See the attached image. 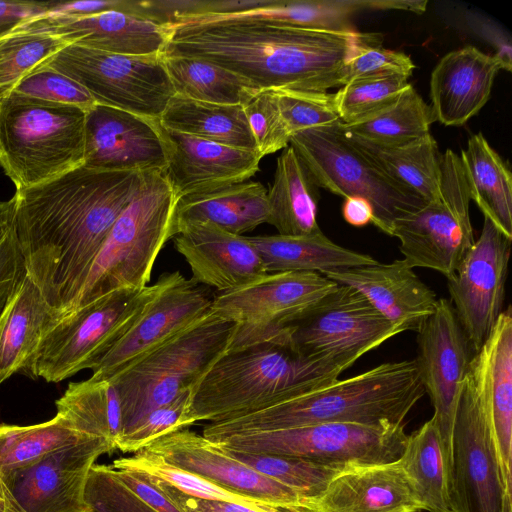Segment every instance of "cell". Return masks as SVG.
<instances>
[{"label": "cell", "instance_id": "44dd1931", "mask_svg": "<svg viewBox=\"0 0 512 512\" xmlns=\"http://www.w3.org/2000/svg\"><path fill=\"white\" fill-rule=\"evenodd\" d=\"M167 163L160 120L100 104L86 112L85 166L144 173Z\"/></svg>", "mask_w": 512, "mask_h": 512}, {"label": "cell", "instance_id": "9a60e30c", "mask_svg": "<svg viewBox=\"0 0 512 512\" xmlns=\"http://www.w3.org/2000/svg\"><path fill=\"white\" fill-rule=\"evenodd\" d=\"M451 457L453 512H512L489 420L469 374L455 415Z\"/></svg>", "mask_w": 512, "mask_h": 512}, {"label": "cell", "instance_id": "f35d334b", "mask_svg": "<svg viewBox=\"0 0 512 512\" xmlns=\"http://www.w3.org/2000/svg\"><path fill=\"white\" fill-rule=\"evenodd\" d=\"M175 94L193 100L243 105L258 89L248 79L209 61L187 56H163Z\"/></svg>", "mask_w": 512, "mask_h": 512}, {"label": "cell", "instance_id": "f546056e", "mask_svg": "<svg viewBox=\"0 0 512 512\" xmlns=\"http://www.w3.org/2000/svg\"><path fill=\"white\" fill-rule=\"evenodd\" d=\"M62 315L27 275L0 315V384L24 371L46 332Z\"/></svg>", "mask_w": 512, "mask_h": 512}, {"label": "cell", "instance_id": "7bdbcfd3", "mask_svg": "<svg viewBox=\"0 0 512 512\" xmlns=\"http://www.w3.org/2000/svg\"><path fill=\"white\" fill-rule=\"evenodd\" d=\"M220 448L254 470L293 488L303 498L318 494L337 473L346 468L299 457L244 453Z\"/></svg>", "mask_w": 512, "mask_h": 512}, {"label": "cell", "instance_id": "5b68a950", "mask_svg": "<svg viewBox=\"0 0 512 512\" xmlns=\"http://www.w3.org/2000/svg\"><path fill=\"white\" fill-rule=\"evenodd\" d=\"M86 111L12 91L0 99V166L16 190L56 179L85 161Z\"/></svg>", "mask_w": 512, "mask_h": 512}, {"label": "cell", "instance_id": "91938a15", "mask_svg": "<svg viewBox=\"0 0 512 512\" xmlns=\"http://www.w3.org/2000/svg\"><path fill=\"white\" fill-rule=\"evenodd\" d=\"M0 512H25L12 497L0 477Z\"/></svg>", "mask_w": 512, "mask_h": 512}, {"label": "cell", "instance_id": "74e56055", "mask_svg": "<svg viewBox=\"0 0 512 512\" xmlns=\"http://www.w3.org/2000/svg\"><path fill=\"white\" fill-rule=\"evenodd\" d=\"M58 415L78 432L105 439L114 450L122 435L119 394L111 380L70 382L56 401Z\"/></svg>", "mask_w": 512, "mask_h": 512}, {"label": "cell", "instance_id": "2e32d148", "mask_svg": "<svg viewBox=\"0 0 512 512\" xmlns=\"http://www.w3.org/2000/svg\"><path fill=\"white\" fill-rule=\"evenodd\" d=\"M156 283L153 298L130 329L91 369V379L113 378L211 311L214 296L179 271L162 274Z\"/></svg>", "mask_w": 512, "mask_h": 512}, {"label": "cell", "instance_id": "f1b7e54d", "mask_svg": "<svg viewBox=\"0 0 512 512\" xmlns=\"http://www.w3.org/2000/svg\"><path fill=\"white\" fill-rule=\"evenodd\" d=\"M394 0H266L253 10L233 14H201L178 23L254 20L310 30L355 31L352 16L365 9H395Z\"/></svg>", "mask_w": 512, "mask_h": 512}, {"label": "cell", "instance_id": "7dc6e473", "mask_svg": "<svg viewBox=\"0 0 512 512\" xmlns=\"http://www.w3.org/2000/svg\"><path fill=\"white\" fill-rule=\"evenodd\" d=\"M242 106L261 158L289 145L291 135L274 90L261 89Z\"/></svg>", "mask_w": 512, "mask_h": 512}, {"label": "cell", "instance_id": "8fae6325", "mask_svg": "<svg viewBox=\"0 0 512 512\" xmlns=\"http://www.w3.org/2000/svg\"><path fill=\"white\" fill-rule=\"evenodd\" d=\"M470 200L460 156L447 149L442 153L437 196L397 219L391 229L390 236L399 240L403 260L411 268L432 269L447 279L456 273L475 241Z\"/></svg>", "mask_w": 512, "mask_h": 512}, {"label": "cell", "instance_id": "b9f144b4", "mask_svg": "<svg viewBox=\"0 0 512 512\" xmlns=\"http://www.w3.org/2000/svg\"><path fill=\"white\" fill-rule=\"evenodd\" d=\"M68 45L64 39L46 32L14 31L0 37V99Z\"/></svg>", "mask_w": 512, "mask_h": 512}, {"label": "cell", "instance_id": "7c38bea8", "mask_svg": "<svg viewBox=\"0 0 512 512\" xmlns=\"http://www.w3.org/2000/svg\"><path fill=\"white\" fill-rule=\"evenodd\" d=\"M40 66L73 79L97 104L158 120L175 95L162 54L123 55L69 44Z\"/></svg>", "mask_w": 512, "mask_h": 512}, {"label": "cell", "instance_id": "603a6c76", "mask_svg": "<svg viewBox=\"0 0 512 512\" xmlns=\"http://www.w3.org/2000/svg\"><path fill=\"white\" fill-rule=\"evenodd\" d=\"M423 510L399 459L348 466L318 494L287 512H416Z\"/></svg>", "mask_w": 512, "mask_h": 512}, {"label": "cell", "instance_id": "c3c4849f", "mask_svg": "<svg viewBox=\"0 0 512 512\" xmlns=\"http://www.w3.org/2000/svg\"><path fill=\"white\" fill-rule=\"evenodd\" d=\"M16 197L0 200V315L27 277L15 230Z\"/></svg>", "mask_w": 512, "mask_h": 512}, {"label": "cell", "instance_id": "db71d44e", "mask_svg": "<svg viewBox=\"0 0 512 512\" xmlns=\"http://www.w3.org/2000/svg\"><path fill=\"white\" fill-rule=\"evenodd\" d=\"M149 478L185 512H262L243 504L196 498L162 481Z\"/></svg>", "mask_w": 512, "mask_h": 512}, {"label": "cell", "instance_id": "52a82bcc", "mask_svg": "<svg viewBox=\"0 0 512 512\" xmlns=\"http://www.w3.org/2000/svg\"><path fill=\"white\" fill-rule=\"evenodd\" d=\"M177 201L165 170L146 173L107 235L70 311L115 290L147 286L160 250L174 237Z\"/></svg>", "mask_w": 512, "mask_h": 512}, {"label": "cell", "instance_id": "6da1fadb", "mask_svg": "<svg viewBox=\"0 0 512 512\" xmlns=\"http://www.w3.org/2000/svg\"><path fill=\"white\" fill-rule=\"evenodd\" d=\"M147 172L78 167L16 190L15 230L28 277L58 312L71 310L117 218Z\"/></svg>", "mask_w": 512, "mask_h": 512}, {"label": "cell", "instance_id": "ab89813d", "mask_svg": "<svg viewBox=\"0 0 512 512\" xmlns=\"http://www.w3.org/2000/svg\"><path fill=\"white\" fill-rule=\"evenodd\" d=\"M435 120L431 106L410 84L385 110L361 122L342 125L346 132L363 140L382 146H401L428 136Z\"/></svg>", "mask_w": 512, "mask_h": 512}, {"label": "cell", "instance_id": "30bf717a", "mask_svg": "<svg viewBox=\"0 0 512 512\" xmlns=\"http://www.w3.org/2000/svg\"><path fill=\"white\" fill-rule=\"evenodd\" d=\"M408 435L404 424L320 423L232 435L218 446L244 453L292 456L336 465H380L398 460Z\"/></svg>", "mask_w": 512, "mask_h": 512}, {"label": "cell", "instance_id": "9f6ffc18", "mask_svg": "<svg viewBox=\"0 0 512 512\" xmlns=\"http://www.w3.org/2000/svg\"><path fill=\"white\" fill-rule=\"evenodd\" d=\"M471 28L488 41L496 50L494 56L499 60L502 69L510 72L512 67V48L510 38L495 23L480 16L470 15L468 20Z\"/></svg>", "mask_w": 512, "mask_h": 512}, {"label": "cell", "instance_id": "e575fe53", "mask_svg": "<svg viewBox=\"0 0 512 512\" xmlns=\"http://www.w3.org/2000/svg\"><path fill=\"white\" fill-rule=\"evenodd\" d=\"M159 120L166 129L259 154L242 105L208 103L175 94Z\"/></svg>", "mask_w": 512, "mask_h": 512}, {"label": "cell", "instance_id": "7a4b0ae2", "mask_svg": "<svg viewBox=\"0 0 512 512\" xmlns=\"http://www.w3.org/2000/svg\"><path fill=\"white\" fill-rule=\"evenodd\" d=\"M375 35L254 20L178 23L170 26L162 55L209 61L260 90L327 92L343 86L348 61Z\"/></svg>", "mask_w": 512, "mask_h": 512}, {"label": "cell", "instance_id": "9c48e42d", "mask_svg": "<svg viewBox=\"0 0 512 512\" xmlns=\"http://www.w3.org/2000/svg\"><path fill=\"white\" fill-rule=\"evenodd\" d=\"M289 145L317 186L341 197H361L373 209L372 224L390 235L393 223L427 202L395 181L349 138L339 121L293 134Z\"/></svg>", "mask_w": 512, "mask_h": 512}, {"label": "cell", "instance_id": "d6986e66", "mask_svg": "<svg viewBox=\"0 0 512 512\" xmlns=\"http://www.w3.org/2000/svg\"><path fill=\"white\" fill-rule=\"evenodd\" d=\"M114 451L105 439L90 436L0 477L25 512H85L89 471L99 456Z\"/></svg>", "mask_w": 512, "mask_h": 512}, {"label": "cell", "instance_id": "3957f363", "mask_svg": "<svg viewBox=\"0 0 512 512\" xmlns=\"http://www.w3.org/2000/svg\"><path fill=\"white\" fill-rule=\"evenodd\" d=\"M424 394L415 359L383 363L260 410L210 422L202 435L218 441L237 434L320 423L404 424L405 417Z\"/></svg>", "mask_w": 512, "mask_h": 512}, {"label": "cell", "instance_id": "6125c7cd", "mask_svg": "<svg viewBox=\"0 0 512 512\" xmlns=\"http://www.w3.org/2000/svg\"><path fill=\"white\" fill-rule=\"evenodd\" d=\"M423 510H419V511H416V512H422Z\"/></svg>", "mask_w": 512, "mask_h": 512}, {"label": "cell", "instance_id": "ac0fdd59", "mask_svg": "<svg viewBox=\"0 0 512 512\" xmlns=\"http://www.w3.org/2000/svg\"><path fill=\"white\" fill-rule=\"evenodd\" d=\"M417 343L419 353L415 360L434 407L432 417L451 471L453 425L473 349L450 301L438 300L435 311L417 331Z\"/></svg>", "mask_w": 512, "mask_h": 512}, {"label": "cell", "instance_id": "d4e9b609", "mask_svg": "<svg viewBox=\"0 0 512 512\" xmlns=\"http://www.w3.org/2000/svg\"><path fill=\"white\" fill-rule=\"evenodd\" d=\"M174 245L192 272V280L226 292L267 274L248 237L230 233L209 222L179 226Z\"/></svg>", "mask_w": 512, "mask_h": 512}, {"label": "cell", "instance_id": "680465c9", "mask_svg": "<svg viewBox=\"0 0 512 512\" xmlns=\"http://www.w3.org/2000/svg\"><path fill=\"white\" fill-rule=\"evenodd\" d=\"M345 221L353 226L362 227L372 223L373 209L370 203L361 197L346 198L342 206Z\"/></svg>", "mask_w": 512, "mask_h": 512}, {"label": "cell", "instance_id": "484cf974", "mask_svg": "<svg viewBox=\"0 0 512 512\" xmlns=\"http://www.w3.org/2000/svg\"><path fill=\"white\" fill-rule=\"evenodd\" d=\"M321 274L361 293L401 333L417 332L439 300L403 259Z\"/></svg>", "mask_w": 512, "mask_h": 512}, {"label": "cell", "instance_id": "277c9868", "mask_svg": "<svg viewBox=\"0 0 512 512\" xmlns=\"http://www.w3.org/2000/svg\"><path fill=\"white\" fill-rule=\"evenodd\" d=\"M337 368L300 355L287 343L226 351L191 391L184 429L218 422L300 396L338 379Z\"/></svg>", "mask_w": 512, "mask_h": 512}, {"label": "cell", "instance_id": "f907efd6", "mask_svg": "<svg viewBox=\"0 0 512 512\" xmlns=\"http://www.w3.org/2000/svg\"><path fill=\"white\" fill-rule=\"evenodd\" d=\"M191 391L185 392L172 402L149 412L129 432L122 435L116 449L122 452H138L155 439L184 429L183 417L189 405Z\"/></svg>", "mask_w": 512, "mask_h": 512}, {"label": "cell", "instance_id": "8992f818", "mask_svg": "<svg viewBox=\"0 0 512 512\" xmlns=\"http://www.w3.org/2000/svg\"><path fill=\"white\" fill-rule=\"evenodd\" d=\"M234 331L233 321L211 309L109 379L120 398L122 435L152 410L192 391L227 351Z\"/></svg>", "mask_w": 512, "mask_h": 512}, {"label": "cell", "instance_id": "8d00e7d4", "mask_svg": "<svg viewBox=\"0 0 512 512\" xmlns=\"http://www.w3.org/2000/svg\"><path fill=\"white\" fill-rule=\"evenodd\" d=\"M346 133L365 155L395 181L426 202L437 196L442 153L431 134L406 145L382 146Z\"/></svg>", "mask_w": 512, "mask_h": 512}, {"label": "cell", "instance_id": "ffe728a7", "mask_svg": "<svg viewBox=\"0 0 512 512\" xmlns=\"http://www.w3.org/2000/svg\"><path fill=\"white\" fill-rule=\"evenodd\" d=\"M140 451L282 512L299 505L303 499L293 488L254 470L188 429L163 435Z\"/></svg>", "mask_w": 512, "mask_h": 512}, {"label": "cell", "instance_id": "4316f807", "mask_svg": "<svg viewBox=\"0 0 512 512\" xmlns=\"http://www.w3.org/2000/svg\"><path fill=\"white\" fill-rule=\"evenodd\" d=\"M163 132L168 149L165 173L178 199L245 182L259 170L262 158L257 153L164 127Z\"/></svg>", "mask_w": 512, "mask_h": 512}, {"label": "cell", "instance_id": "e0dca14e", "mask_svg": "<svg viewBox=\"0 0 512 512\" xmlns=\"http://www.w3.org/2000/svg\"><path fill=\"white\" fill-rule=\"evenodd\" d=\"M511 241L484 217L479 238L447 279L450 303L474 352L504 310Z\"/></svg>", "mask_w": 512, "mask_h": 512}, {"label": "cell", "instance_id": "4dcf8cb0", "mask_svg": "<svg viewBox=\"0 0 512 512\" xmlns=\"http://www.w3.org/2000/svg\"><path fill=\"white\" fill-rule=\"evenodd\" d=\"M267 189L245 181L180 197L174 215V235L189 222H209L230 233L243 235L267 223Z\"/></svg>", "mask_w": 512, "mask_h": 512}, {"label": "cell", "instance_id": "60d3db41", "mask_svg": "<svg viewBox=\"0 0 512 512\" xmlns=\"http://www.w3.org/2000/svg\"><path fill=\"white\" fill-rule=\"evenodd\" d=\"M90 437L56 414L43 423L0 424V474L32 465L47 454ZM94 437V436H93Z\"/></svg>", "mask_w": 512, "mask_h": 512}, {"label": "cell", "instance_id": "94428289", "mask_svg": "<svg viewBox=\"0 0 512 512\" xmlns=\"http://www.w3.org/2000/svg\"><path fill=\"white\" fill-rule=\"evenodd\" d=\"M85 512H91L89 509H87Z\"/></svg>", "mask_w": 512, "mask_h": 512}, {"label": "cell", "instance_id": "f5cc1de1", "mask_svg": "<svg viewBox=\"0 0 512 512\" xmlns=\"http://www.w3.org/2000/svg\"><path fill=\"white\" fill-rule=\"evenodd\" d=\"M120 480L141 500L158 512H185L147 475L132 470L114 469Z\"/></svg>", "mask_w": 512, "mask_h": 512}, {"label": "cell", "instance_id": "bcb514c9", "mask_svg": "<svg viewBox=\"0 0 512 512\" xmlns=\"http://www.w3.org/2000/svg\"><path fill=\"white\" fill-rule=\"evenodd\" d=\"M84 499L91 512H158L120 480L112 465L91 467Z\"/></svg>", "mask_w": 512, "mask_h": 512}, {"label": "cell", "instance_id": "cb8c5ba5", "mask_svg": "<svg viewBox=\"0 0 512 512\" xmlns=\"http://www.w3.org/2000/svg\"><path fill=\"white\" fill-rule=\"evenodd\" d=\"M468 374L488 417L503 483L512 494V309L500 314L493 330L474 352Z\"/></svg>", "mask_w": 512, "mask_h": 512}, {"label": "cell", "instance_id": "f6af8a7d", "mask_svg": "<svg viewBox=\"0 0 512 512\" xmlns=\"http://www.w3.org/2000/svg\"><path fill=\"white\" fill-rule=\"evenodd\" d=\"M274 91L280 114L291 136L303 130L329 126L340 121L334 93Z\"/></svg>", "mask_w": 512, "mask_h": 512}, {"label": "cell", "instance_id": "ee69618b", "mask_svg": "<svg viewBox=\"0 0 512 512\" xmlns=\"http://www.w3.org/2000/svg\"><path fill=\"white\" fill-rule=\"evenodd\" d=\"M409 77L394 74L352 80L334 93L340 122L349 125L366 120L394 104L410 85Z\"/></svg>", "mask_w": 512, "mask_h": 512}, {"label": "cell", "instance_id": "816d5d0a", "mask_svg": "<svg viewBox=\"0 0 512 512\" xmlns=\"http://www.w3.org/2000/svg\"><path fill=\"white\" fill-rule=\"evenodd\" d=\"M415 68L409 55L382 47V35L363 44L346 65L343 85L362 78L402 74L411 76Z\"/></svg>", "mask_w": 512, "mask_h": 512}, {"label": "cell", "instance_id": "681fc988", "mask_svg": "<svg viewBox=\"0 0 512 512\" xmlns=\"http://www.w3.org/2000/svg\"><path fill=\"white\" fill-rule=\"evenodd\" d=\"M14 92L37 99L77 106L86 112L97 104L79 83L45 66L37 67L24 77Z\"/></svg>", "mask_w": 512, "mask_h": 512}, {"label": "cell", "instance_id": "4fadbf2b", "mask_svg": "<svg viewBox=\"0 0 512 512\" xmlns=\"http://www.w3.org/2000/svg\"><path fill=\"white\" fill-rule=\"evenodd\" d=\"M400 333L361 293L338 285L280 337L300 355L343 372Z\"/></svg>", "mask_w": 512, "mask_h": 512}, {"label": "cell", "instance_id": "6f0895ef", "mask_svg": "<svg viewBox=\"0 0 512 512\" xmlns=\"http://www.w3.org/2000/svg\"><path fill=\"white\" fill-rule=\"evenodd\" d=\"M125 0H86L52 2L48 14L54 15H90L109 10L122 11Z\"/></svg>", "mask_w": 512, "mask_h": 512}, {"label": "cell", "instance_id": "7402d4cb", "mask_svg": "<svg viewBox=\"0 0 512 512\" xmlns=\"http://www.w3.org/2000/svg\"><path fill=\"white\" fill-rule=\"evenodd\" d=\"M14 31L46 32L69 44L123 55H161L170 26L118 10L90 15L46 14L26 21Z\"/></svg>", "mask_w": 512, "mask_h": 512}, {"label": "cell", "instance_id": "d6a6232c", "mask_svg": "<svg viewBox=\"0 0 512 512\" xmlns=\"http://www.w3.org/2000/svg\"><path fill=\"white\" fill-rule=\"evenodd\" d=\"M317 184L292 146L277 158L267 190L268 219L281 235H307L320 231L317 223Z\"/></svg>", "mask_w": 512, "mask_h": 512}, {"label": "cell", "instance_id": "ba28073f", "mask_svg": "<svg viewBox=\"0 0 512 512\" xmlns=\"http://www.w3.org/2000/svg\"><path fill=\"white\" fill-rule=\"evenodd\" d=\"M156 290L157 283L115 290L63 314L22 373L58 383L91 370L136 322Z\"/></svg>", "mask_w": 512, "mask_h": 512}, {"label": "cell", "instance_id": "d590c367", "mask_svg": "<svg viewBox=\"0 0 512 512\" xmlns=\"http://www.w3.org/2000/svg\"><path fill=\"white\" fill-rule=\"evenodd\" d=\"M399 462L423 510L453 512L451 471L433 417L407 437Z\"/></svg>", "mask_w": 512, "mask_h": 512}, {"label": "cell", "instance_id": "836d02e7", "mask_svg": "<svg viewBox=\"0 0 512 512\" xmlns=\"http://www.w3.org/2000/svg\"><path fill=\"white\" fill-rule=\"evenodd\" d=\"M464 178L473 200L507 238L512 240V176L481 132L469 137L460 155Z\"/></svg>", "mask_w": 512, "mask_h": 512}, {"label": "cell", "instance_id": "5bb4252c", "mask_svg": "<svg viewBox=\"0 0 512 512\" xmlns=\"http://www.w3.org/2000/svg\"><path fill=\"white\" fill-rule=\"evenodd\" d=\"M337 287L318 272L267 273L239 288L218 292L211 309L235 323L227 351L235 350L276 341Z\"/></svg>", "mask_w": 512, "mask_h": 512}, {"label": "cell", "instance_id": "83f0119b", "mask_svg": "<svg viewBox=\"0 0 512 512\" xmlns=\"http://www.w3.org/2000/svg\"><path fill=\"white\" fill-rule=\"evenodd\" d=\"M502 69L494 55L465 46L443 56L430 78L435 119L460 126L477 114L490 97L494 78Z\"/></svg>", "mask_w": 512, "mask_h": 512}, {"label": "cell", "instance_id": "11a10c76", "mask_svg": "<svg viewBox=\"0 0 512 512\" xmlns=\"http://www.w3.org/2000/svg\"><path fill=\"white\" fill-rule=\"evenodd\" d=\"M52 2H3L0 1V37L18 25L49 13Z\"/></svg>", "mask_w": 512, "mask_h": 512}, {"label": "cell", "instance_id": "1f68e13d", "mask_svg": "<svg viewBox=\"0 0 512 512\" xmlns=\"http://www.w3.org/2000/svg\"><path fill=\"white\" fill-rule=\"evenodd\" d=\"M267 273L318 272L376 264L372 256L344 248L320 230L307 235L249 236Z\"/></svg>", "mask_w": 512, "mask_h": 512}]
</instances>
